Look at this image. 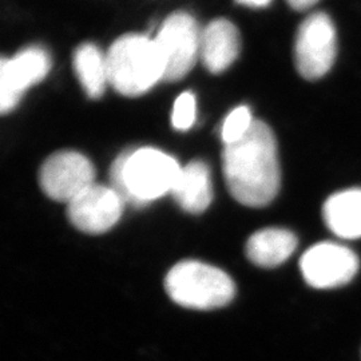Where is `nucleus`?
I'll list each match as a JSON object with an SVG mask.
<instances>
[{
  "label": "nucleus",
  "mask_w": 361,
  "mask_h": 361,
  "mask_svg": "<svg viewBox=\"0 0 361 361\" xmlns=\"http://www.w3.org/2000/svg\"><path fill=\"white\" fill-rule=\"evenodd\" d=\"M165 66V80L186 77L201 54V32L192 15H170L154 38Z\"/></svg>",
  "instance_id": "5"
},
{
  "label": "nucleus",
  "mask_w": 361,
  "mask_h": 361,
  "mask_svg": "<svg viewBox=\"0 0 361 361\" xmlns=\"http://www.w3.org/2000/svg\"><path fill=\"white\" fill-rule=\"evenodd\" d=\"M241 38L237 27L226 19H216L201 32L200 58L207 70L219 74L238 58Z\"/></svg>",
  "instance_id": "11"
},
{
  "label": "nucleus",
  "mask_w": 361,
  "mask_h": 361,
  "mask_svg": "<svg viewBox=\"0 0 361 361\" xmlns=\"http://www.w3.org/2000/svg\"><path fill=\"white\" fill-rule=\"evenodd\" d=\"M323 219L328 229L344 240L361 237V189L332 194L324 204Z\"/></svg>",
  "instance_id": "14"
},
{
  "label": "nucleus",
  "mask_w": 361,
  "mask_h": 361,
  "mask_svg": "<svg viewBox=\"0 0 361 361\" xmlns=\"http://www.w3.org/2000/svg\"><path fill=\"white\" fill-rule=\"evenodd\" d=\"M165 289L176 304L188 310H219L235 296V285L226 271L195 259L174 265L166 274Z\"/></svg>",
  "instance_id": "4"
},
{
  "label": "nucleus",
  "mask_w": 361,
  "mask_h": 361,
  "mask_svg": "<svg viewBox=\"0 0 361 361\" xmlns=\"http://www.w3.org/2000/svg\"><path fill=\"white\" fill-rule=\"evenodd\" d=\"M297 244L295 233L281 228H267L249 237L245 253L255 265L271 269L284 264L295 253Z\"/></svg>",
  "instance_id": "13"
},
{
  "label": "nucleus",
  "mask_w": 361,
  "mask_h": 361,
  "mask_svg": "<svg viewBox=\"0 0 361 361\" xmlns=\"http://www.w3.org/2000/svg\"><path fill=\"white\" fill-rule=\"evenodd\" d=\"M336 28L325 13H310L297 30L295 63L297 71L308 80L323 78L335 63Z\"/></svg>",
  "instance_id": "6"
},
{
  "label": "nucleus",
  "mask_w": 361,
  "mask_h": 361,
  "mask_svg": "<svg viewBox=\"0 0 361 361\" xmlns=\"http://www.w3.org/2000/svg\"><path fill=\"white\" fill-rule=\"evenodd\" d=\"M125 205L122 197L111 186L94 183L67 204V216L78 231L97 235L116 226Z\"/></svg>",
  "instance_id": "9"
},
{
  "label": "nucleus",
  "mask_w": 361,
  "mask_h": 361,
  "mask_svg": "<svg viewBox=\"0 0 361 361\" xmlns=\"http://www.w3.org/2000/svg\"><path fill=\"white\" fill-rule=\"evenodd\" d=\"M238 3L247 6V7H255V8H259V7H267L271 4V0H237Z\"/></svg>",
  "instance_id": "19"
},
{
  "label": "nucleus",
  "mask_w": 361,
  "mask_h": 361,
  "mask_svg": "<svg viewBox=\"0 0 361 361\" xmlns=\"http://www.w3.org/2000/svg\"><path fill=\"white\" fill-rule=\"evenodd\" d=\"M222 169L235 201L249 207H268L281 183L277 142L271 128L255 121L243 140L225 146Z\"/></svg>",
  "instance_id": "1"
},
{
  "label": "nucleus",
  "mask_w": 361,
  "mask_h": 361,
  "mask_svg": "<svg viewBox=\"0 0 361 361\" xmlns=\"http://www.w3.org/2000/svg\"><path fill=\"white\" fill-rule=\"evenodd\" d=\"M170 194L186 213H204L213 201L212 176L207 164L192 161L180 169V176Z\"/></svg>",
  "instance_id": "12"
},
{
  "label": "nucleus",
  "mask_w": 361,
  "mask_h": 361,
  "mask_svg": "<svg viewBox=\"0 0 361 361\" xmlns=\"http://www.w3.org/2000/svg\"><path fill=\"white\" fill-rule=\"evenodd\" d=\"M51 68V58L42 47H28L0 63V110L13 111L23 92L43 80Z\"/></svg>",
  "instance_id": "10"
},
{
  "label": "nucleus",
  "mask_w": 361,
  "mask_h": 361,
  "mask_svg": "<svg viewBox=\"0 0 361 361\" xmlns=\"http://www.w3.org/2000/svg\"><path fill=\"white\" fill-rule=\"evenodd\" d=\"M359 267L357 255L336 243L316 244L300 259L304 280L316 289H334L348 284L357 274Z\"/></svg>",
  "instance_id": "8"
},
{
  "label": "nucleus",
  "mask_w": 361,
  "mask_h": 361,
  "mask_svg": "<svg viewBox=\"0 0 361 361\" xmlns=\"http://www.w3.org/2000/svg\"><path fill=\"white\" fill-rule=\"evenodd\" d=\"M255 121L252 118L250 109L247 106H238L229 113L221 126V140L226 145L243 140L247 131L253 126Z\"/></svg>",
  "instance_id": "16"
},
{
  "label": "nucleus",
  "mask_w": 361,
  "mask_h": 361,
  "mask_svg": "<svg viewBox=\"0 0 361 361\" xmlns=\"http://www.w3.org/2000/svg\"><path fill=\"white\" fill-rule=\"evenodd\" d=\"M74 70L90 98L98 99L104 95L107 85H110L109 67L106 55L95 44L85 43L78 47L74 54Z\"/></svg>",
  "instance_id": "15"
},
{
  "label": "nucleus",
  "mask_w": 361,
  "mask_h": 361,
  "mask_svg": "<svg viewBox=\"0 0 361 361\" xmlns=\"http://www.w3.org/2000/svg\"><path fill=\"white\" fill-rule=\"evenodd\" d=\"M109 80L125 97H138L165 79V66L154 39L137 34L116 39L106 55Z\"/></svg>",
  "instance_id": "3"
},
{
  "label": "nucleus",
  "mask_w": 361,
  "mask_h": 361,
  "mask_svg": "<svg viewBox=\"0 0 361 361\" xmlns=\"http://www.w3.org/2000/svg\"><path fill=\"white\" fill-rule=\"evenodd\" d=\"M180 164L154 147L129 149L116 157L110 170L111 188L125 204L142 207L171 193Z\"/></svg>",
  "instance_id": "2"
},
{
  "label": "nucleus",
  "mask_w": 361,
  "mask_h": 361,
  "mask_svg": "<svg viewBox=\"0 0 361 361\" xmlns=\"http://www.w3.org/2000/svg\"><path fill=\"white\" fill-rule=\"evenodd\" d=\"M288 4L296 11H305L313 7L319 0H286Z\"/></svg>",
  "instance_id": "18"
},
{
  "label": "nucleus",
  "mask_w": 361,
  "mask_h": 361,
  "mask_svg": "<svg viewBox=\"0 0 361 361\" xmlns=\"http://www.w3.org/2000/svg\"><path fill=\"white\" fill-rule=\"evenodd\" d=\"M197 116V104L193 92H182L173 106L171 123L174 129L185 131L189 130L195 123Z\"/></svg>",
  "instance_id": "17"
},
{
  "label": "nucleus",
  "mask_w": 361,
  "mask_h": 361,
  "mask_svg": "<svg viewBox=\"0 0 361 361\" xmlns=\"http://www.w3.org/2000/svg\"><path fill=\"white\" fill-rule=\"evenodd\" d=\"M95 183L90 159L78 152H58L49 157L39 171V185L49 198L70 204Z\"/></svg>",
  "instance_id": "7"
}]
</instances>
